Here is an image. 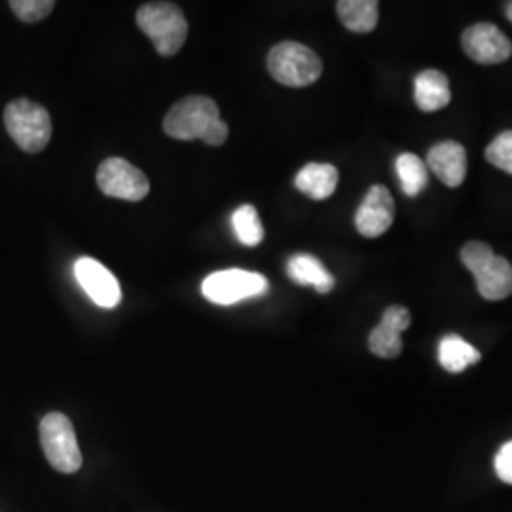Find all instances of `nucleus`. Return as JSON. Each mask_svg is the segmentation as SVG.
I'll return each instance as SVG.
<instances>
[{
    "mask_svg": "<svg viewBox=\"0 0 512 512\" xmlns=\"http://www.w3.org/2000/svg\"><path fill=\"white\" fill-rule=\"evenodd\" d=\"M10 8L23 23H38L52 14L55 2L54 0H12Z\"/></svg>",
    "mask_w": 512,
    "mask_h": 512,
    "instance_id": "22",
    "label": "nucleus"
},
{
    "mask_svg": "<svg viewBox=\"0 0 512 512\" xmlns=\"http://www.w3.org/2000/svg\"><path fill=\"white\" fill-rule=\"evenodd\" d=\"M461 44L465 54L482 65H497L507 61L512 55L511 40L494 23L471 25L469 29H465Z\"/></svg>",
    "mask_w": 512,
    "mask_h": 512,
    "instance_id": "9",
    "label": "nucleus"
},
{
    "mask_svg": "<svg viewBox=\"0 0 512 512\" xmlns=\"http://www.w3.org/2000/svg\"><path fill=\"white\" fill-rule=\"evenodd\" d=\"M378 8L376 0H340L336 4L338 18L351 33H370L378 25Z\"/></svg>",
    "mask_w": 512,
    "mask_h": 512,
    "instance_id": "17",
    "label": "nucleus"
},
{
    "mask_svg": "<svg viewBox=\"0 0 512 512\" xmlns=\"http://www.w3.org/2000/svg\"><path fill=\"white\" fill-rule=\"evenodd\" d=\"M220 122L219 107L205 95H190L175 103L164 120L165 133L179 141H205Z\"/></svg>",
    "mask_w": 512,
    "mask_h": 512,
    "instance_id": "5",
    "label": "nucleus"
},
{
    "mask_svg": "<svg viewBox=\"0 0 512 512\" xmlns=\"http://www.w3.org/2000/svg\"><path fill=\"white\" fill-rule=\"evenodd\" d=\"M268 71L283 86L306 88L319 80L323 74V63L308 46L285 40L270 50Z\"/></svg>",
    "mask_w": 512,
    "mask_h": 512,
    "instance_id": "3",
    "label": "nucleus"
},
{
    "mask_svg": "<svg viewBox=\"0 0 512 512\" xmlns=\"http://www.w3.org/2000/svg\"><path fill=\"white\" fill-rule=\"evenodd\" d=\"M494 467L495 473L505 484H512V440L497 450Z\"/></svg>",
    "mask_w": 512,
    "mask_h": 512,
    "instance_id": "23",
    "label": "nucleus"
},
{
    "mask_svg": "<svg viewBox=\"0 0 512 512\" xmlns=\"http://www.w3.org/2000/svg\"><path fill=\"white\" fill-rule=\"evenodd\" d=\"M40 442L48 463L55 471L71 475L82 467V454L73 423L61 414L50 412L40 421Z\"/></svg>",
    "mask_w": 512,
    "mask_h": 512,
    "instance_id": "6",
    "label": "nucleus"
},
{
    "mask_svg": "<svg viewBox=\"0 0 512 512\" xmlns=\"http://www.w3.org/2000/svg\"><path fill=\"white\" fill-rule=\"evenodd\" d=\"M232 226L239 243H243L245 247H256L264 239V226L260 222L255 205H241L232 215Z\"/></svg>",
    "mask_w": 512,
    "mask_h": 512,
    "instance_id": "20",
    "label": "nucleus"
},
{
    "mask_svg": "<svg viewBox=\"0 0 512 512\" xmlns=\"http://www.w3.org/2000/svg\"><path fill=\"white\" fill-rule=\"evenodd\" d=\"M463 266L475 275L476 289L486 300H505L512 294V264L495 255L490 245L471 241L461 249Z\"/></svg>",
    "mask_w": 512,
    "mask_h": 512,
    "instance_id": "1",
    "label": "nucleus"
},
{
    "mask_svg": "<svg viewBox=\"0 0 512 512\" xmlns=\"http://www.w3.org/2000/svg\"><path fill=\"white\" fill-rule=\"evenodd\" d=\"M486 160L512 175V129L499 133L486 148Z\"/></svg>",
    "mask_w": 512,
    "mask_h": 512,
    "instance_id": "21",
    "label": "nucleus"
},
{
    "mask_svg": "<svg viewBox=\"0 0 512 512\" xmlns=\"http://www.w3.org/2000/svg\"><path fill=\"white\" fill-rule=\"evenodd\" d=\"M203 296L220 306H230L247 298H256L270 291V283L264 275L247 270H222L205 277Z\"/></svg>",
    "mask_w": 512,
    "mask_h": 512,
    "instance_id": "7",
    "label": "nucleus"
},
{
    "mask_svg": "<svg viewBox=\"0 0 512 512\" xmlns=\"http://www.w3.org/2000/svg\"><path fill=\"white\" fill-rule=\"evenodd\" d=\"M338 179H340V175L334 165L308 164L298 171L294 184L302 194H306L311 200L323 202L334 194V190L338 186Z\"/></svg>",
    "mask_w": 512,
    "mask_h": 512,
    "instance_id": "15",
    "label": "nucleus"
},
{
    "mask_svg": "<svg viewBox=\"0 0 512 512\" xmlns=\"http://www.w3.org/2000/svg\"><path fill=\"white\" fill-rule=\"evenodd\" d=\"M74 275L80 283V287L90 294L93 302L105 310H112L120 304L122 291L116 281V277L109 270L93 260V258H80L74 264Z\"/></svg>",
    "mask_w": 512,
    "mask_h": 512,
    "instance_id": "11",
    "label": "nucleus"
},
{
    "mask_svg": "<svg viewBox=\"0 0 512 512\" xmlns=\"http://www.w3.org/2000/svg\"><path fill=\"white\" fill-rule=\"evenodd\" d=\"M397 175L403 186V192L408 198H416L425 190L429 183V169L425 162L416 154L404 152L397 158Z\"/></svg>",
    "mask_w": 512,
    "mask_h": 512,
    "instance_id": "19",
    "label": "nucleus"
},
{
    "mask_svg": "<svg viewBox=\"0 0 512 512\" xmlns=\"http://www.w3.org/2000/svg\"><path fill=\"white\" fill-rule=\"evenodd\" d=\"M4 126L21 150L42 152L52 139V120L48 110L29 99H16L4 110Z\"/></svg>",
    "mask_w": 512,
    "mask_h": 512,
    "instance_id": "4",
    "label": "nucleus"
},
{
    "mask_svg": "<svg viewBox=\"0 0 512 512\" xmlns=\"http://www.w3.org/2000/svg\"><path fill=\"white\" fill-rule=\"evenodd\" d=\"M97 184L105 196L126 202H141L150 190L147 175L124 158H109L99 165Z\"/></svg>",
    "mask_w": 512,
    "mask_h": 512,
    "instance_id": "8",
    "label": "nucleus"
},
{
    "mask_svg": "<svg viewBox=\"0 0 512 512\" xmlns=\"http://www.w3.org/2000/svg\"><path fill=\"white\" fill-rule=\"evenodd\" d=\"M137 25L160 55L179 54L188 37V21L183 10L171 2H148L137 12Z\"/></svg>",
    "mask_w": 512,
    "mask_h": 512,
    "instance_id": "2",
    "label": "nucleus"
},
{
    "mask_svg": "<svg viewBox=\"0 0 512 512\" xmlns=\"http://www.w3.org/2000/svg\"><path fill=\"white\" fill-rule=\"evenodd\" d=\"M395 200L391 192L378 184L366 192L365 200L355 213V228L365 238H380L393 226Z\"/></svg>",
    "mask_w": 512,
    "mask_h": 512,
    "instance_id": "10",
    "label": "nucleus"
},
{
    "mask_svg": "<svg viewBox=\"0 0 512 512\" xmlns=\"http://www.w3.org/2000/svg\"><path fill=\"white\" fill-rule=\"evenodd\" d=\"M425 165L439 177L440 183L458 188L467 175V152L456 141H442L429 150Z\"/></svg>",
    "mask_w": 512,
    "mask_h": 512,
    "instance_id": "13",
    "label": "nucleus"
},
{
    "mask_svg": "<svg viewBox=\"0 0 512 512\" xmlns=\"http://www.w3.org/2000/svg\"><path fill=\"white\" fill-rule=\"evenodd\" d=\"M480 361L478 349L473 348L467 340L458 334H448L439 342V363L444 370L459 374L465 368L476 365Z\"/></svg>",
    "mask_w": 512,
    "mask_h": 512,
    "instance_id": "18",
    "label": "nucleus"
},
{
    "mask_svg": "<svg viewBox=\"0 0 512 512\" xmlns=\"http://www.w3.org/2000/svg\"><path fill=\"white\" fill-rule=\"evenodd\" d=\"M412 317L404 306H389L382 321L368 336V348L382 359H395L403 351V332L410 327Z\"/></svg>",
    "mask_w": 512,
    "mask_h": 512,
    "instance_id": "12",
    "label": "nucleus"
},
{
    "mask_svg": "<svg viewBox=\"0 0 512 512\" xmlns=\"http://www.w3.org/2000/svg\"><path fill=\"white\" fill-rule=\"evenodd\" d=\"M414 99L423 112H437L448 107L452 99L448 76L437 69H427L418 74L414 82Z\"/></svg>",
    "mask_w": 512,
    "mask_h": 512,
    "instance_id": "14",
    "label": "nucleus"
},
{
    "mask_svg": "<svg viewBox=\"0 0 512 512\" xmlns=\"http://www.w3.org/2000/svg\"><path fill=\"white\" fill-rule=\"evenodd\" d=\"M287 275L296 285L313 287L319 294H327L334 289V277L315 256L300 253L289 258Z\"/></svg>",
    "mask_w": 512,
    "mask_h": 512,
    "instance_id": "16",
    "label": "nucleus"
},
{
    "mask_svg": "<svg viewBox=\"0 0 512 512\" xmlns=\"http://www.w3.org/2000/svg\"><path fill=\"white\" fill-rule=\"evenodd\" d=\"M507 18H509V21L512 23V2L511 4H507Z\"/></svg>",
    "mask_w": 512,
    "mask_h": 512,
    "instance_id": "24",
    "label": "nucleus"
}]
</instances>
